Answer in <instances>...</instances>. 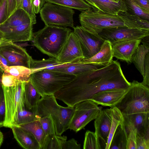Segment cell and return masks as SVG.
I'll use <instances>...</instances> for the list:
<instances>
[{"mask_svg": "<svg viewBox=\"0 0 149 149\" xmlns=\"http://www.w3.org/2000/svg\"><path fill=\"white\" fill-rule=\"evenodd\" d=\"M21 8L23 9L30 16L33 24L36 23V15L35 13L31 0H22Z\"/></svg>", "mask_w": 149, "mask_h": 149, "instance_id": "8d00e7d4", "label": "cell"}, {"mask_svg": "<svg viewBox=\"0 0 149 149\" xmlns=\"http://www.w3.org/2000/svg\"><path fill=\"white\" fill-rule=\"evenodd\" d=\"M10 66L8 60L2 55L0 54V68L4 72L8 67Z\"/></svg>", "mask_w": 149, "mask_h": 149, "instance_id": "c3c4849f", "label": "cell"}, {"mask_svg": "<svg viewBox=\"0 0 149 149\" xmlns=\"http://www.w3.org/2000/svg\"><path fill=\"white\" fill-rule=\"evenodd\" d=\"M67 136L56 134L46 136L41 149H62Z\"/></svg>", "mask_w": 149, "mask_h": 149, "instance_id": "d6a6232c", "label": "cell"}, {"mask_svg": "<svg viewBox=\"0 0 149 149\" xmlns=\"http://www.w3.org/2000/svg\"><path fill=\"white\" fill-rule=\"evenodd\" d=\"M46 2L57 4L81 11L92 8L91 6L84 0H45Z\"/></svg>", "mask_w": 149, "mask_h": 149, "instance_id": "f546056e", "label": "cell"}, {"mask_svg": "<svg viewBox=\"0 0 149 149\" xmlns=\"http://www.w3.org/2000/svg\"><path fill=\"white\" fill-rule=\"evenodd\" d=\"M149 36L145 37L141 39V42L144 44L149 46Z\"/></svg>", "mask_w": 149, "mask_h": 149, "instance_id": "681fc988", "label": "cell"}, {"mask_svg": "<svg viewBox=\"0 0 149 149\" xmlns=\"http://www.w3.org/2000/svg\"><path fill=\"white\" fill-rule=\"evenodd\" d=\"M11 129L15 139L22 148L25 149H40L39 143L30 132L17 126H13Z\"/></svg>", "mask_w": 149, "mask_h": 149, "instance_id": "7402d4cb", "label": "cell"}, {"mask_svg": "<svg viewBox=\"0 0 149 149\" xmlns=\"http://www.w3.org/2000/svg\"><path fill=\"white\" fill-rule=\"evenodd\" d=\"M6 40L4 37L3 33L0 31V45Z\"/></svg>", "mask_w": 149, "mask_h": 149, "instance_id": "f5cc1de1", "label": "cell"}, {"mask_svg": "<svg viewBox=\"0 0 149 149\" xmlns=\"http://www.w3.org/2000/svg\"><path fill=\"white\" fill-rule=\"evenodd\" d=\"M136 149H149V134L142 136L137 133Z\"/></svg>", "mask_w": 149, "mask_h": 149, "instance_id": "ab89813d", "label": "cell"}, {"mask_svg": "<svg viewBox=\"0 0 149 149\" xmlns=\"http://www.w3.org/2000/svg\"><path fill=\"white\" fill-rule=\"evenodd\" d=\"M25 83H20L10 87L2 85L6 106L5 118L3 127L11 128L16 113L25 108L24 102Z\"/></svg>", "mask_w": 149, "mask_h": 149, "instance_id": "ba28073f", "label": "cell"}, {"mask_svg": "<svg viewBox=\"0 0 149 149\" xmlns=\"http://www.w3.org/2000/svg\"><path fill=\"white\" fill-rule=\"evenodd\" d=\"M6 106L2 86L0 87V127H3L5 118Z\"/></svg>", "mask_w": 149, "mask_h": 149, "instance_id": "f35d334b", "label": "cell"}, {"mask_svg": "<svg viewBox=\"0 0 149 149\" xmlns=\"http://www.w3.org/2000/svg\"><path fill=\"white\" fill-rule=\"evenodd\" d=\"M72 31L66 27L45 25L33 33V45L44 54L56 58Z\"/></svg>", "mask_w": 149, "mask_h": 149, "instance_id": "7a4b0ae2", "label": "cell"}, {"mask_svg": "<svg viewBox=\"0 0 149 149\" xmlns=\"http://www.w3.org/2000/svg\"><path fill=\"white\" fill-rule=\"evenodd\" d=\"M128 88H118L102 91L94 94L89 100L98 105L113 108L122 100Z\"/></svg>", "mask_w": 149, "mask_h": 149, "instance_id": "2e32d148", "label": "cell"}, {"mask_svg": "<svg viewBox=\"0 0 149 149\" xmlns=\"http://www.w3.org/2000/svg\"><path fill=\"white\" fill-rule=\"evenodd\" d=\"M3 73L13 76L23 83L30 81L31 72L30 69L24 66H11L6 68Z\"/></svg>", "mask_w": 149, "mask_h": 149, "instance_id": "83f0119b", "label": "cell"}, {"mask_svg": "<svg viewBox=\"0 0 149 149\" xmlns=\"http://www.w3.org/2000/svg\"><path fill=\"white\" fill-rule=\"evenodd\" d=\"M7 0H0V25L7 19Z\"/></svg>", "mask_w": 149, "mask_h": 149, "instance_id": "b9f144b4", "label": "cell"}, {"mask_svg": "<svg viewBox=\"0 0 149 149\" xmlns=\"http://www.w3.org/2000/svg\"><path fill=\"white\" fill-rule=\"evenodd\" d=\"M81 145L77 143V141L72 138L65 142L62 149H80Z\"/></svg>", "mask_w": 149, "mask_h": 149, "instance_id": "ee69618b", "label": "cell"}, {"mask_svg": "<svg viewBox=\"0 0 149 149\" xmlns=\"http://www.w3.org/2000/svg\"><path fill=\"white\" fill-rule=\"evenodd\" d=\"M79 18L81 26L94 34H98L106 28L127 27L123 18L119 15L105 13L92 8L81 11Z\"/></svg>", "mask_w": 149, "mask_h": 149, "instance_id": "8992f818", "label": "cell"}, {"mask_svg": "<svg viewBox=\"0 0 149 149\" xmlns=\"http://www.w3.org/2000/svg\"><path fill=\"white\" fill-rule=\"evenodd\" d=\"M7 1L8 18L16 10V0H7Z\"/></svg>", "mask_w": 149, "mask_h": 149, "instance_id": "bcb514c9", "label": "cell"}, {"mask_svg": "<svg viewBox=\"0 0 149 149\" xmlns=\"http://www.w3.org/2000/svg\"><path fill=\"white\" fill-rule=\"evenodd\" d=\"M115 0L118 1H119V0Z\"/></svg>", "mask_w": 149, "mask_h": 149, "instance_id": "11a10c76", "label": "cell"}, {"mask_svg": "<svg viewBox=\"0 0 149 149\" xmlns=\"http://www.w3.org/2000/svg\"><path fill=\"white\" fill-rule=\"evenodd\" d=\"M112 114V108L102 110L94 122L95 133L100 141L102 149H105L107 143Z\"/></svg>", "mask_w": 149, "mask_h": 149, "instance_id": "9a60e30c", "label": "cell"}, {"mask_svg": "<svg viewBox=\"0 0 149 149\" xmlns=\"http://www.w3.org/2000/svg\"><path fill=\"white\" fill-rule=\"evenodd\" d=\"M84 58L79 40L72 31L56 60L58 62L65 63L77 62Z\"/></svg>", "mask_w": 149, "mask_h": 149, "instance_id": "4fadbf2b", "label": "cell"}, {"mask_svg": "<svg viewBox=\"0 0 149 149\" xmlns=\"http://www.w3.org/2000/svg\"><path fill=\"white\" fill-rule=\"evenodd\" d=\"M115 107L122 113L149 111V87L133 81L122 100Z\"/></svg>", "mask_w": 149, "mask_h": 149, "instance_id": "5b68a950", "label": "cell"}, {"mask_svg": "<svg viewBox=\"0 0 149 149\" xmlns=\"http://www.w3.org/2000/svg\"><path fill=\"white\" fill-rule=\"evenodd\" d=\"M33 25L31 23L0 31L6 39L14 42L31 41L33 39Z\"/></svg>", "mask_w": 149, "mask_h": 149, "instance_id": "ac0fdd59", "label": "cell"}, {"mask_svg": "<svg viewBox=\"0 0 149 149\" xmlns=\"http://www.w3.org/2000/svg\"><path fill=\"white\" fill-rule=\"evenodd\" d=\"M127 11L142 19L149 21V12L141 8L134 0H123Z\"/></svg>", "mask_w": 149, "mask_h": 149, "instance_id": "836d02e7", "label": "cell"}, {"mask_svg": "<svg viewBox=\"0 0 149 149\" xmlns=\"http://www.w3.org/2000/svg\"><path fill=\"white\" fill-rule=\"evenodd\" d=\"M120 13L126 19L129 28L149 30V21L132 14L127 10Z\"/></svg>", "mask_w": 149, "mask_h": 149, "instance_id": "f1b7e54d", "label": "cell"}, {"mask_svg": "<svg viewBox=\"0 0 149 149\" xmlns=\"http://www.w3.org/2000/svg\"><path fill=\"white\" fill-rule=\"evenodd\" d=\"M98 34L104 40L109 41L112 45L125 40L142 39L149 36V30L120 26L103 29Z\"/></svg>", "mask_w": 149, "mask_h": 149, "instance_id": "30bf717a", "label": "cell"}, {"mask_svg": "<svg viewBox=\"0 0 149 149\" xmlns=\"http://www.w3.org/2000/svg\"><path fill=\"white\" fill-rule=\"evenodd\" d=\"M113 57L111 44L109 41L105 40L98 52L92 57L81 61L86 63L104 66L112 62Z\"/></svg>", "mask_w": 149, "mask_h": 149, "instance_id": "44dd1931", "label": "cell"}, {"mask_svg": "<svg viewBox=\"0 0 149 149\" xmlns=\"http://www.w3.org/2000/svg\"><path fill=\"white\" fill-rule=\"evenodd\" d=\"M73 28V32L79 40L84 59L92 57L99 51L105 40L98 34L92 33L81 26Z\"/></svg>", "mask_w": 149, "mask_h": 149, "instance_id": "7c38bea8", "label": "cell"}, {"mask_svg": "<svg viewBox=\"0 0 149 149\" xmlns=\"http://www.w3.org/2000/svg\"><path fill=\"white\" fill-rule=\"evenodd\" d=\"M0 54L11 66H22L30 69L33 59L24 48L6 40L0 45Z\"/></svg>", "mask_w": 149, "mask_h": 149, "instance_id": "8fae6325", "label": "cell"}, {"mask_svg": "<svg viewBox=\"0 0 149 149\" xmlns=\"http://www.w3.org/2000/svg\"><path fill=\"white\" fill-rule=\"evenodd\" d=\"M141 40V39L127 40L112 45L113 57L129 64L131 63L132 57Z\"/></svg>", "mask_w": 149, "mask_h": 149, "instance_id": "e0dca14e", "label": "cell"}, {"mask_svg": "<svg viewBox=\"0 0 149 149\" xmlns=\"http://www.w3.org/2000/svg\"><path fill=\"white\" fill-rule=\"evenodd\" d=\"M127 135L125 127L122 123L116 130L109 149H126Z\"/></svg>", "mask_w": 149, "mask_h": 149, "instance_id": "484cf974", "label": "cell"}, {"mask_svg": "<svg viewBox=\"0 0 149 149\" xmlns=\"http://www.w3.org/2000/svg\"><path fill=\"white\" fill-rule=\"evenodd\" d=\"M3 141V133L0 130V148Z\"/></svg>", "mask_w": 149, "mask_h": 149, "instance_id": "816d5d0a", "label": "cell"}, {"mask_svg": "<svg viewBox=\"0 0 149 149\" xmlns=\"http://www.w3.org/2000/svg\"><path fill=\"white\" fill-rule=\"evenodd\" d=\"M31 132L35 136L42 149L46 137L39 118L18 126Z\"/></svg>", "mask_w": 149, "mask_h": 149, "instance_id": "4316f807", "label": "cell"}, {"mask_svg": "<svg viewBox=\"0 0 149 149\" xmlns=\"http://www.w3.org/2000/svg\"><path fill=\"white\" fill-rule=\"evenodd\" d=\"M141 82L144 85L149 87V53L146 57L144 64V75Z\"/></svg>", "mask_w": 149, "mask_h": 149, "instance_id": "7bdbcfd3", "label": "cell"}, {"mask_svg": "<svg viewBox=\"0 0 149 149\" xmlns=\"http://www.w3.org/2000/svg\"><path fill=\"white\" fill-rule=\"evenodd\" d=\"M102 66L85 63L81 61L77 62L63 63L48 68L51 70L77 76L83 73L100 68Z\"/></svg>", "mask_w": 149, "mask_h": 149, "instance_id": "ffe728a7", "label": "cell"}, {"mask_svg": "<svg viewBox=\"0 0 149 149\" xmlns=\"http://www.w3.org/2000/svg\"><path fill=\"white\" fill-rule=\"evenodd\" d=\"M56 99L54 95L41 96L34 113L39 118L50 115L54 125L56 135H61L68 130L74 107L61 106Z\"/></svg>", "mask_w": 149, "mask_h": 149, "instance_id": "3957f363", "label": "cell"}, {"mask_svg": "<svg viewBox=\"0 0 149 149\" xmlns=\"http://www.w3.org/2000/svg\"><path fill=\"white\" fill-rule=\"evenodd\" d=\"M3 71L0 68V87L2 86V79L3 74Z\"/></svg>", "mask_w": 149, "mask_h": 149, "instance_id": "db71d44e", "label": "cell"}, {"mask_svg": "<svg viewBox=\"0 0 149 149\" xmlns=\"http://www.w3.org/2000/svg\"><path fill=\"white\" fill-rule=\"evenodd\" d=\"M130 84L119 63L113 60L106 66L77 76L54 95L68 106L74 107L78 103L89 100L96 93L115 88L127 89Z\"/></svg>", "mask_w": 149, "mask_h": 149, "instance_id": "6da1fadb", "label": "cell"}, {"mask_svg": "<svg viewBox=\"0 0 149 149\" xmlns=\"http://www.w3.org/2000/svg\"><path fill=\"white\" fill-rule=\"evenodd\" d=\"M41 95L36 89L30 81L25 83L24 102L27 109L35 112Z\"/></svg>", "mask_w": 149, "mask_h": 149, "instance_id": "cb8c5ba5", "label": "cell"}, {"mask_svg": "<svg viewBox=\"0 0 149 149\" xmlns=\"http://www.w3.org/2000/svg\"><path fill=\"white\" fill-rule=\"evenodd\" d=\"M22 0H16V9L21 8Z\"/></svg>", "mask_w": 149, "mask_h": 149, "instance_id": "f907efd6", "label": "cell"}, {"mask_svg": "<svg viewBox=\"0 0 149 149\" xmlns=\"http://www.w3.org/2000/svg\"><path fill=\"white\" fill-rule=\"evenodd\" d=\"M141 8L149 12V0H134Z\"/></svg>", "mask_w": 149, "mask_h": 149, "instance_id": "7dc6e473", "label": "cell"}, {"mask_svg": "<svg viewBox=\"0 0 149 149\" xmlns=\"http://www.w3.org/2000/svg\"><path fill=\"white\" fill-rule=\"evenodd\" d=\"M122 114V124L127 133L134 128L136 130L137 134L142 136L149 134V111Z\"/></svg>", "mask_w": 149, "mask_h": 149, "instance_id": "5bb4252c", "label": "cell"}, {"mask_svg": "<svg viewBox=\"0 0 149 149\" xmlns=\"http://www.w3.org/2000/svg\"><path fill=\"white\" fill-rule=\"evenodd\" d=\"M33 8L35 14L40 12L46 2L45 0H31Z\"/></svg>", "mask_w": 149, "mask_h": 149, "instance_id": "f6af8a7d", "label": "cell"}, {"mask_svg": "<svg viewBox=\"0 0 149 149\" xmlns=\"http://www.w3.org/2000/svg\"><path fill=\"white\" fill-rule=\"evenodd\" d=\"M91 6L92 8L99 11L114 15H118L127 9L123 0H84Z\"/></svg>", "mask_w": 149, "mask_h": 149, "instance_id": "d6986e66", "label": "cell"}, {"mask_svg": "<svg viewBox=\"0 0 149 149\" xmlns=\"http://www.w3.org/2000/svg\"><path fill=\"white\" fill-rule=\"evenodd\" d=\"M39 119L46 136L56 134L54 125L50 115L40 118Z\"/></svg>", "mask_w": 149, "mask_h": 149, "instance_id": "d590c367", "label": "cell"}, {"mask_svg": "<svg viewBox=\"0 0 149 149\" xmlns=\"http://www.w3.org/2000/svg\"><path fill=\"white\" fill-rule=\"evenodd\" d=\"M14 76L3 73L2 79V85L6 87L15 86L21 83Z\"/></svg>", "mask_w": 149, "mask_h": 149, "instance_id": "60d3db41", "label": "cell"}, {"mask_svg": "<svg viewBox=\"0 0 149 149\" xmlns=\"http://www.w3.org/2000/svg\"><path fill=\"white\" fill-rule=\"evenodd\" d=\"M148 53L149 46L144 44L139 45L132 57V62L143 77L144 75L145 60Z\"/></svg>", "mask_w": 149, "mask_h": 149, "instance_id": "d4e9b609", "label": "cell"}, {"mask_svg": "<svg viewBox=\"0 0 149 149\" xmlns=\"http://www.w3.org/2000/svg\"><path fill=\"white\" fill-rule=\"evenodd\" d=\"M137 130L131 129L128 132L126 149H136V138Z\"/></svg>", "mask_w": 149, "mask_h": 149, "instance_id": "74e56055", "label": "cell"}, {"mask_svg": "<svg viewBox=\"0 0 149 149\" xmlns=\"http://www.w3.org/2000/svg\"><path fill=\"white\" fill-rule=\"evenodd\" d=\"M31 23H33L30 16L23 9L19 8L16 9L0 25V31Z\"/></svg>", "mask_w": 149, "mask_h": 149, "instance_id": "603a6c76", "label": "cell"}, {"mask_svg": "<svg viewBox=\"0 0 149 149\" xmlns=\"http://www.w3.org/2000/svg\"><path fill=\"white\" fill-rule=\"evenodd\" d=\"M38 118L34 113L25 108L18 111L16 113L13 119L12 127L14 126H18Z\"/></svg>", "mask_w": 149, "mask_h": 149, "instance_id": "1f68e13d", "label": "cell"}, {"mask_svg": "<svg viewBox=\"0 0 149 149\" xmlns=\"http://www.w3.org/2000/svg\"><path fill=\"white\" fill-rule=\"evenodd\" d=\"M40 16L45 25L64 27L74 26V11L72 8L49 2L45 3L40 12Z\"/></svg>", "mask_w": 149, "mask_h": 149, "instance_id": "52a82bcc", "label": "cell"}, {"mask_svg": "<svg viewBox=\"0 0 149 149\" xmlns=\"http://www.w3.org/2000/svg\"><path fill=\"white\" fill-rule=\"evenodd\" d=\"M112 108V118L110 130L107 143L105 149H109L112 138L118 126L123 122L122 114L120 110L116 107Z\"/></svg>", "mask_w": 149, "mask_h": 149, "instance_id": "4dcf8cb0", "label": "cell"}, {"mask_svg": "<svg viewBox=\"0 0 149 149\" xmlns=\"http://www.w3.org/2000/svg\"><path fill=\"white\" fill-rule=\"evenodd\" d=\"M90 100L76 104L74 111L70 122L68 129L77 132L84 128L89 123L95 119L102 108Z\"/></svg>", "mask_w": 149, "mask_h": 149, "instance_id": "9c48e42d", "label": "cell"}, {"mask_svg": "<svg viewBox=\"0 0 149 149\" xmlns=\"http://www.w3.org/2000/svg\"><path fill=\"white\" fill-rule=\"evenodd\" d=\"M76 77L61 72L43 70L31 74L30 81L41 97L45 95H54Z\"/></svg>", "mask_w": 149, "mask_h": 149, "instance_id": "277c9868", "label": "cell"}, {"mask_svg": "<svg viewBox=\"0 0 149 149\" xmlns=\"http://www.w3.org/2000/svg\"><path fill=\"white\" fill-rule=\"evenodd\" d=\"M84 149H102L100 141L95 132L87 131L85 134Z\"/></svg>", "mask_w": 149, "mask_h": 149, "instance_id": "e575fe53", "label": "cell"}]
</instances>
